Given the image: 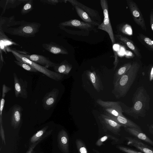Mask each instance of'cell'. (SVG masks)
I'll use <instances>...</instances> for the list:
<instances>
[{
  "label": "cell",
  "mask_w": 153,
  "mask_h": 153,
  "mask_svg": "<svg viewBox=\"0 0 153 153\" xmlns=\"http://www.w3.org/2000/svg\"><path fill=\"white\" fill-rule=\"evenodd\" d=\"M41 24L23 20L16 21L14 16L7 18L0 16V28L11 35L25 38L33 37L39 32Z\"/></svg>",
  "instance_id": "cell-1"
},
{
  "label": "cell",
  "mask_w": 153,
  "mask_h": 153,
  "mask_svg": "<svg viewBox=\"0 0 153 153\" xmlns=\"http://www.w3.org/2000/svg\"><path fill=\"white\" fill-rule=\"evenodd\" d=\"M149 97L143 87L138 88L134 94L132 99L133 105L128 107L121 102L123 112L138 119L139 117H144L149 107Z\"/></svg>",
  "instance_id": "cell-2"
},
{
  "label": "cell",
  "mask_w": 153,
  "mask_h": 153,
  "mask_svg": "<svg viewBox=\"0 0 153 153\" xmlns=\"http://www.w3.org/2000/svg\"><path fill=\"white\" fill-rule=\"evenodd\" d=\"M140 68L139 63L133 62L128 70L114 86L112 93L116 98L119 99L126 96L134 81Z\"/></svg>",
  "instance_id": "cell-3"
},
{
  "label": "cell",
  "mask_w": 153,
  "mask_h": 153,
  "mask_svg": "<svg viewBox=\"0 0 153 153\" xmlns=\"http://www.w3.org/2000/svg\"><path fill=\"white\" fill-rule=\"evenodd\" d=\"M6 49L7 52H10L12 53L16 60L28 64L38 72H40L52 79L59 81L61 80L64 77L63 74L50 70L45 67L36 63L23 56L18 51V50L16 49L8 47Z\"/></svg>",
  "instance_id": "cell-4"
},
{
  "label": "cell",
  "mask_w": 153,
  "mask_h": 153,
  "mask_svg": "<svg viewBox=\"0 0 153 153\" xmlns=\"http://www.w3.org/2000/svg\"><path fill=\"white\" fill-rule=\"evenodd\" d=\"M100 1L104 17L103 22L97 28L105 31L108 33L113 45L115 43V39L109 18L108 1L107 0H100Z\"/></svg>",
  "instance_id": "cell-5"
},
{
  "label": "cell",
  "mask_w": 153,
  "mask_h": 153,
  "mask_svg": "<svg viewBox=\"0 0 153 153\" xmlns=\"http://www.w3.org/2000/svg\"><path fill=\"white\" fill-rule=\"evenodd\" d=\"M96 102L105 111L104 114L107 116H124L120 101H104L98 99Z\"/></svg>",
  "instance_id": "cell-6"
},
{
  "label": "cell",
  "mask_w": 153,
  "mask_h": 153,
  "mask_svg": "<svg viewBox=\"0 0 153 153\" xmlns=\"http://www.w3.org/2000/svg\"><path fill=\"white\" fill-rule=\"evenodd\" d=\"M126 2L135 22L146 31V27L144 18L137 4L131 0H127Z\"/></svg>",
  "instance_id": "cell-7"
},
{
  "label": "cell",
  "mask_w": 153,
  "mask_h": 153,
  "mask_svg": "<svg viewBox=\"0 0 153 153\" xmlns=\"http://www.w3.org/2000/svg\"><path fill=\"white\" fill-rule=\"evenodd\" d=\"M14 84V90L16 97H20L26 99L28 97L27 88V82L21 78H19L16 74L13 73Z\"/></svg>",
  "instance_id": "cell-8"
},
{
  "label": "cell",
  "mask_w": 153,
  "mask_h": 153,
  "mask_svg": "<svg viewBox=\"0 0 153 153\" xmlns=\"http://www.w3.org/2000/svg\"><path fill=\"white\" fill-rule=\"evenodd\" d=\"M99 118L103 129L115 134H119L121 125L105 114H100Z\"/></svg>",
  "instance_id": "cell-9"
},
{
  "label": "cell",
  "mask_w": 153,
  "mask_h": 153,
  "mask_svg": "<svg viewBox=\"0 0 153 153\" xmlns=\"http://www.w3.org/2000/svg\"><path fill=\"white\" fill-rule=\"evenodd\" d=\"M59 26L70 27L88 32L92 30L96 32H97L95 25L76 19H72L61 22L59 24Z\"/></svg>",
  "instance_id": "cell-10"
},
{
  "label": "cell",
  "mask_w": 153,
  "mask_h": 153,
  "mask_svg": "<svg viewBox=\"0 0 153 153\" xmlns=\"http://www.w3.org/2000/svg\"><path fill=\"white\" fill-rule=\"evenodd\" d=\"M18 51L23 56L47 68H53L56 64L52 62L48 57L44 56L37 54H28L24 51L19 50Z\"/></svg>",
  "instance_id": "cell-11"
},
{
  "label": "cell",
  "mask_w": 153,
  "mask_h": 153,
  "mask_svg": "<svg viewBox=\"0 0 153 153\" xmlns=\"http://www.w3.org/2000/svg\"><path fill=\"white\" fill-rule=\"evenodd\" d=\"M59 94L58 89L54 88L45 95L42 100V105L45 109L48 110L54 105Z\"/></svg>",
  "instance_id": "cell-12"
},
{
  "label": "cell",
  "mask_w": 153,
  "mask_h": 153,
  "mask_svg": "<svg viewBox=\"0 0 153 153\" xmlns=\"http://www.w3.org/2000/svg\"><path fill=\"white\" fill-rule=\"evenodd\" d=\"M66 1L72 5H76L79 7L85 12L93 21L100 24L101 17L98 12L97 10L87 6L76 0H68Z\"/></svg>",
  "instance_id": "cell-13"
},
{
  "label": "cell",
  "mask_w": 153,
  "mask_h": 153,
  "mask_svg": "<svg viewBox=\"0 0 153 153\" xmlns=\"http://www.w3.org/2000/svg\"><path fill=\"white\" fill-rule=\"evenodd\" d=\"M14 45H18L19 44L14 42L12 40L9 38L5 34L1 28H0V59L3 60V52L7 53L6 48L8 46Z\"/></svg>",
  "instance_id": "cell-14"
},
{
  "label": "cell",
  "mask_w": 153,
  "mask_h": 153,
  "mask_svg": "<svg viewBox=\"0 0 153 153\" xmlns=\"http://www.w3.org/2000/svg\"><path fill=\"white\" fill-rule=\"evenodd\" d=\"M23 108L18 105L13 106L11 116V124L15 129L19 126L21 121Z\"/></svg>",
  "instance_id": "cell-15"
},
{
  "label": "cell",
  "mask_w": 153,
  "mask_h": 153,
  "mask_svg": "<svg viewBox=\"0 0 153 153\" xmlns=\"http://www.w3.org/2000/svg\"><path fill=\"white\" fill-rule=\"evenodd\" d=\"M58 142L59 147L63 153H69V137L65 130L62 129L58 133Z\"/></svg>",
  "instance_id": "cell-16"
},
{
  "label": "cell",
  "mask_w": 153,
  "mask_h": 153,
  "mask_svg": "<svg viewBox=\"0 0 153 153\" xmlns=\"http://www.w3.org/2000/svg\"><path fill=\"white\" fill-rule=\"evenodd\" d=\"M43 48L49 52L55 54H68L67 49L62 46L53 42L42 44Z\"/></svg>",
  "instance_id": "cell-17"
},
{
  "label": "cell",
  "mask_w": 153,
  "mask_h": 153,
  "mask_svg": "<svg viewBox=\"0 0 153 153\" xmlns=\"http://www.w3.org/2000/svg\"><path fill=\"white\" fill-rule=\"evenodd\" d=\"M86 74L88 79L90 81L94 89L98 92L103 90L104 87L100 76L95 71L88 70Z\"/></svg>",
  "instance_id": "cell-18"
},
{
  "label": "cell",
  "mask_w": 153,
  "mask_h": 153,
  "mask_svg": "<svg viewBox=\"0 0 153 153\" xmlns=\"http://www.w3.org/2000/svg\"><path fill=\"white\" fill-rule=\"evenodd\" d=\"M128 145L133 146L144 153H153V149L150 147L138 140L131 137H126Z\"/></svg>",
  "instance_id": "cell-19"
},
{
  "label": "cell",
  "mask_w": 153,
  "mask_h": 153,
  "mask_svg": "<svg viewBox=\"0 0 153 153\" xmlns=\"http://www.w3.org/2000/svg\"><path fill=\"white\" fill-rule=\"evenodd\" d=\"M114 36L115 37L119 42L125 44L132 50L137 56L140 58L141 57L138 49L132 40L120 34H115Z\"/></svg>",
  "instance_id": "cell-20"
},
{
  "label": "cell",
  "mask_w": 153,
  "mask_h": 153,
  "mask_svg": "<svg viewBox=\"0 0 153 153\" xmlns=\"http://www.w3.org/2000/svg\"><path fill=\"white\" fill-rule=\"evenodd\" d=\"M108 116L124 127L135 128L141 130V128L139 126L132 121L126 118L124 116H119L117 117Z\"/></svg>",
  "instance_id": "cell-21"
},
{
  "label": "cell",
  "mask_w": 153,
  "mask_h": 153,
  "mask_svg": "<svg viewBox=\"0 0 153 153\" xmlns=\"http://www.w3.org/2000/svg\"><path fill=\"white\" fill-rule=\"evenodd\" d=\"M125 130L129 133L139 139L146 142L153 146V141L151 140L141 130L135 128L125 127Z\"/></svg>",
  "instance_id": "cell-22"
},
{
  "label": "cell",
  "mask_w": 153,
  "mask_h": 153,
  "mask_svg": "<svg viewBox=\"0 0 153 153\" xmlns=\"http://www.w3.org/2000/svg\"><path fill=\"white\" fill-rule=\"evenodd\" d=\"M27 0H1L0 6L3 9L1 16H2L7 10L15 8L22 3H25Z\"/></svg>",
  "instance_id": "cell-23"
},
{
  "label": "cell",
  "mask_w": 153,
  "mask_h": 153,
  "mask_svg": "<svg viewBox=\"0 0 153 153\" xmlns=\"http://www.w3.org/2000/svg\"><path fill=\"white\" fill-rule=\"evenodd\" d=\"M71 64L65 59L60 63H56L53 68L54 72L63 74H67L70 72L72 68Z\"/></svg>",
  "instance_id": "cell-24"
},
{
  "label": "cell",
  "mask_w": 153,
  "mask_h": 153,
  "mask_svg": "<svg viewBox=\"0 0 153 153\" xmlns=\"http://www.w3.org/2000/svg\"><path fill=\"white\" fill-rule=\"evenodd\" d=\"M75 9L79 16L83 22L91 24L95 26H98L100 24L93 21L88 14L84 10L76 5H72Z\"/></svg>",
  "instance_id": "cell-25"
},
{
  "label": "cell",
  "mask_w": 153,
  "mask_h": 153,
  "mask_svg": "<svg viewBox=\"0 0 153 153\" xmlns=\"http://www.w3.org/2000/svg\"><path fill=\"white\" fill-rule=\"evenodd\" d=\"M132 64L130 62L126 63L120 67L116 71L114 75L113 84L114 85L118 82L120 79L130 68Z\"/></svg>",
  "instance_id": "cell-26"
},
{
  "label": "cell",
  "mask_w": 153,
  "mask_h": 153,
  "mask_svg": "<svg viewBox=\"0 0 153 153\" xmlns=\"http://www.w3.org/2000/svg\"><path fill=\"white\" fill-rule=\"evenodd\" d=\"M33 8V0H27L24 4L21 10L22 15H25L32 11Z\"/></svg>",
  "instance_id": "cell-27"
},
{
  "label": "cell",
  "mask_w": 153,
  "mask_h": 153,
  "mask_svg": "<svg viewBox=\"0 0 153 153\" xmlns=\"http://www.w3.org/2000/svg\"><path fill=\"white\" fill-rule=\"evenodd\" d=\"M48 127V126L45 127L34 135L30 139L31 142L33 143L40 140L44 135Z\"/></svg>",
  "instance_id": "cell-28"
},
{
  "label": "cell",
  "mask_w": 153,
  "mask_h": 153,
  "mask_svg": "<svg viewBox=\"0 0 153 153\" xmlns=\"http://www.w3.org/2000/svg\"><path fill=\"white\" fill-rule=\"evenodd\" d=\"M117 29L119 31L123 34L128 35L132 34L131 27L128 24L121 25L118 26Z\"/></svg>",
  "instance_id": "cell-29"
},
{
  "label": "cell",
  "mask_w": 153,
  "mask_h": 153,
  "mask_svg": "<svg viewBox=\"0 0 153 153\" xmlns=\"http://www.w3.org/2000/svg\"><path fill=\"white\" fill-rule=\"evenodd\" d=\"M14 62L17 65L27 71L34 72H38L36 69L27 64L17 60H14Z\"/></svg>",
  "instance_id": "cell-30"
},
{
  "label": "cell",
  "mask_w": 153,
  "mask_h": 153,
  "mask_svg": "<svg viewBox=\"0 0 153 153\" xmlns=\"http://www.w3.org/2000/svg\"><path fill=\"white\" fill-rule=\"evenodd\" d=\"M76 143L79 153H88L87 149L83 142L80 139H77Z\"/></svg>",
  "instance_id": "cell-31"
},
{
  "label": "cell",
  "mask_w": 153,
  "mask_h": 153,
  "mask_svg": "<svg viewBox=\"0 0 153 153\" xmlns=\"http://www.w3.org/2000/svg\"><path fill=\"white\" fill-rule=\"evenodd\" d=\"M108 139L113 140L116 141H118V139L113 136L107 134L99 139L96 143V145L98 146H100L102 145L103 142H105Z\"/></svg>",
  "instance_id": "cell-32"
},
{
  "label": "cell",
  "mask_w": 153,
  "mask_h": 153,
  "mask_svg": "<svg viewBox=\"0 0 153 153\" xmlns=\"http://www.w3.org/2000/svg\"><path fill=\"white\" fill-rule=\"evenodd\" d=\"M139 36L146 45L153 50V40L142 34H140Z\"/></svg>",
  "instance_id": "cell-33"
},
{
  "label": "cell",
  "mask_w": 153,
  "mask_h": 153,
  "mask_svg": "<svg viewBox=\"0 0 153 153\" xmlns=\"http://www.w3.org/2000/svg\"><path fill=\"white\" fill-rule=\"evenodd\" d=\"M117 148L120 151L126 153H144L131 149L130 148L122 146H118Z\"/></svg>",
  "instance_id": "cell-34"
},
{
  "label": "cell",
  "mask_w": 153,
  "mask_h": 153,
  "mask_svg": "<svg viewBox=\"0 0 153 153\" xmlns=\"http://www.w3.org/2000/svg\"><path fill=\"white\" fill-rule=\"evenodd\" d=\"M62 1H63L59 0H42L40 1L42 3L54 5H56Z\"/></svg>",
  "instance_id": "cell-35"
},
{
  "label": "cell",
  "mask_w": 153,
  "mask_h": 153,
  "mask_svg": "<svg viewBox=\"0 0 153 153\" xmlns=\"http://www.w3.org/2000/svg\"><path fill=\"white\" fill-rule=\"evenodd\" d=\"M0 134L1 137L3 142L5 145V135L4 134V131L3 128L2 123H0Z\"/></svg>",
  "instance_id": "cell-36"
},
{
  "label": "cell",
  "mask_w": 153,
  "mask_h": 153,
  "mask_svg": "<svg viewBox=\"0 0 153 153\" xmlns=\"http://www.w3.org/2000/svg\"><path fill=\"white\" fill-rule=\"evenodd\" d=\"M114 52V56L115 58V60L114 62V70L117 67L119 62L118 57L117 53L116 51L113 50Z\"/></svg>",
  "instance_id": "cell-37"
},
{
  "label": "cell",
  "mask_w": 153,
  "mask_h": 153,
  "mask_svg": "<svg viewBox=\"0 0 153 153\" xmlns=\"http://www.w3.org/2000/svg\"><path fill=\"white\" fill-rule=\"evenodd\" d=\"M124 55L126 58H132L134 56V55L131 51L127 50L125 51Z\"/></svg>",
  "instance_id": "cell-38"
},
{
  "label": "cell",
  "mask_w": 153,
  "mask_h": 153,
  "mask_svg": "<svg viewBox=\"0 0 153 153\" xmlns=\"http://www.w3.org/2000/svg\"><path fill=\"white\" fill-rule=\"evenodd\" d=\"M150 22L152 30L153 31V13L152 11L150 15Z\"/></svg>",
  "instance_id": "cell-39"
},
{
  "label": "cell",
  "mask_w": 153,
  "mask_h": 153,
  "mask_svg": "<svg viewBox=\"0 0 153 153\" xmlns=\"http://www.w3.org/2000/svg\"><path fill=\"white\" fill-rule=\"evenodd\" d=\"M153 80V66H152L150 76V80L151 81Z\"/></svg>",
  "instance_id": "cell-40"
},
{
  "label": "cell",
  "mask_w": 153,
  "mask_h": 153,
  "mask_svg": "<svg viewBox=\"0 0 153 153\" xmlns=\"http://www.w3.org/2000/svg\"><path fill=\"white\" fill-rule=\"evenodd\" d=\"M93 150L96 153H100L98 151H97L96 149H93Z\"/></svg>",
  "instance_id": "cell-41"
},
{
  "label": "cell",
  "mask_w": 153,
  "mask_h": 153,
  "mask_svg": "<svg viewBox=\"0 0 153 153\" xmlns=\"http://www.w3.org/2000/svg\"><path fill=\"white\" fill-rule=\"evenodd\" d=\"M151 126V127L152 128V129H153V125H152Z\"/></svg>",
  "instance_id": "cell-42"
},
{
  "label": "cell",
  "mask_w": 153,
  "mask_h": 153,
  "mask_svg": "<svg viewBox=\"0 0 153 153\" xmlns=\"http://www.w3.org/2000/svg\"><path fill=\"white\" fill-rule=\"evenodd\" d=\"M151 131L152 133L153 134V130H152Z\"/></svg>",
  "instance_id": "cell-43"
}]
</instances>
